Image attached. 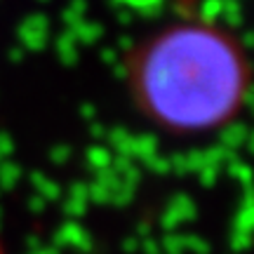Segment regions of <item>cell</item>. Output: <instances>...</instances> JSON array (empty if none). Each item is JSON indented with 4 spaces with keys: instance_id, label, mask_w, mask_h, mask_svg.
Returning <instances> with one entry per match:
<instances>
[{
    "instance_id": "6da1fadb",
    "label": "cell",
    "mask_w": 254,
    "mask_h": 254,
    "mask_svg": "<svg viewBox=\"0 0 254 254\" xmlns=\"http://www.w3.org/2000/svg\"><path fill=\"white\" fill-rule=\"evenodd\" d=\"M245 52L226 28L177 21L129 52L125 82L146 120L170 134H205L231 123L247 97Z\"/></svg>"
}]
</instances>
